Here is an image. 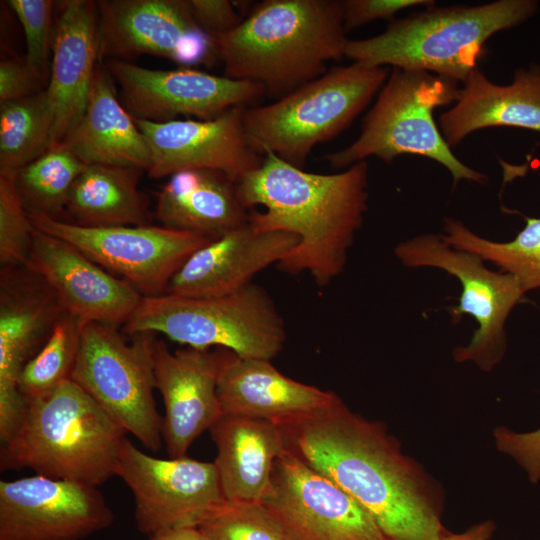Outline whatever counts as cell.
<instances>
[{"label": "cell", "mask_w": 540, "mask_h": 540, "mask_svg": "<svg viewBox=\"0 0 540 540\" xmlns=\"http://www.w3.org/2000/svg\"><path fill=\"white\" fill-rule=\"evenodd\" d=\"M275 423L285 449L356 499L389 540H438L444 532L430 480L382 423L339 396Z\"/></svg>", "instance_id": "cell-1"}, {"label": "cell", "mask_w": 540, "mask_h": 540, "mask_svg": "<svg viewBox=\"0 0 540 540\" xmlns=\"http://www.w3.org/2000/svg\"><path fill=\"white\" fill-rule=\"evenodd\" d=\"M369 166L357 162L342 172L320 174L293 166L273 153L236 181L242 204L259 231L294 235L298 244L277 264L285 273H308L326 287L344 270L349 249L368 210Z\"/></svg>", "instance_id": "cell-2"}, {"label": "cell", "mask_w": 540, "mask_h": 540, "mask_svg": "<svg viewBox=\"0 0 540 540\" xmlns=\"http://www.w3.org/2000/svg\"><path fill=\"white\" fill-rule=\"evenodd\" d=\"M349 39L338 0H265L216 39L226 77L263 87L278 100L327 72Z\"/></svg>", "instance_id": "cell-3"}, {"label": "cell", "mask_w": 540, "mask_h": 540, "mask_svg": "<svg viewBox=\"0 0 540 540\" xmlns=\"http://www.w3.org/2000/svg\"><path fill=\"white\" fill-rule=\"evenodd\" d=\"M26 401L19 430L2 445L1 471L29 468L96 487L117 476L127 432L75 381Z\"/></svg>", "instance_id": "cell-4"}, {"label": "cell", "mask_w": 540, "mask_h": 540, "mask_svg": "<svg viewBox=\"0 0 540 540\" xmlns=\"http://www.w3.org/2000/svg\"><path fill=\"white\" fill-rule=\"evenodd\" d=\"M537 10L535 0L434 4L393 19L379 35L349 40L345 57L369 66L426 71L463 83L479 67L491 36L526 22Z\"/></svg>", "instance_id": "cell-5"}, {"label": "cell", "mask_w": 540, "mask_h": 540, "mask_svg": "<svg viewBox=\"0 0 540 540\" xmlns=\"http://www.w3.org/2000/svg\"><path fill=\"white\" fill-rule=\"evenodd\" d=\"M388 74L387 67L358 62L334 67L268 105L246 107L245 134L259 154L303 169L313 148L347 129Z\"/></svg>", "instance_id": "cell-6"}, {"label": "cell", "mask_w": 540, "mask_h": 540, "mask_svg": "<svg viewBox=\"0 0 540 540\" xmlns=\"http://www.w3.org/2000/svg\"><path fill=\"white\" fill-rule=\"evenodd\" d=\"M458 84L426 71L392 68L358 138L325 159L332 168L346 169L371 156L390 163L404 154L417 155L448 169L453 186L460 180L484 184L488 177L454 155L434 120L437 107L456 102Z\"/></svg>", "instance_id": "cell-7"}, {"label": "cell", "mask_w": 540, "mask_h": 540, "mask_svg": "<svg viewBox=\"0 0 540 540\" xmlns=\"http://www.w3.org/2000/svg\"><path fill=\"white\" fill-rule=\"evenodd\" d=\"M124 330L129 335L160 333L187 347L215 346L242 358L267 360L286 341L282 316L265 289L254 283L216 297H142Z\"/></svg>", "instance_id": "cell-8"}, {"label": "cell", "mask_w": 540, "mask_h": 540, "mask_svg": "<svg viewBox=\"0 0 540 540\" xmlns=\"http://www.w3.org/2000/svg\"><path fill=\"white\" fill-rule=\"evenodd\" d=\"M131 336V342L126 341L115 325L84 324L71 379L127 433L156 452L163 440L153 394L154 336Z\"/></svg>", "instance_id": "cell-9"}, {"label": "cell", "mask_w": 540, "mask_h": 540, "mask_svg": "<svg viewBox=\"0 0 540 540\" xmlns=\"http://www.w3.org/2000/svg\"><path fill=\"white\" fill-rule=\"evenodd\" d=\"M394 254L406 267H433L456 277L461 284L457 306L449 312L454 324L465 314L476 320L468 345L453 351L457 362H474L490 371L506 351L505 324L525 291L519 280L505 272L488 269L478 255L452 247L442 234H421L396 245Z\"/></svg>", "instance_id": "cell-10"}, {"label": "cell", "mask_w": 540, "mask_h": 540, "mask_svg": "<svg viewBox=\"0 0 540 540\" xmlns=\"http://www.w3.org/2000/svg\"><path fill=\"white\" fill-rule=\"evenodd\" d=\"M29 214V213H28ZM33 227L62 239L143 297L166 293L177 270L212 239L165 226L85 227L41 214H29Z\"/></svg>", "instance_id": "cell-11"}, {"label": "cell", "mask_w": 540, "mask_h": 540, "mask_svg": "<svg viewBox=\"0 0 540 540\" xmlns=\"http://www.w3.org/2000/svg\"><path fill=\"white\" fill-rule=\"evenodd\" d=\"M260 504L287 540H389L356 499L286 449Z\"/></svg>", "instance_id": "cell-12"}, {"label": "cell", "mask_w": 540, "mask_h": 540, "mask_svg": "<svg viewBox=\"0 0 540 540\" xmlns=\"http://www.w3.org/2000/svg\"><path fill=\"white\" fill-rule=\"evenodd\" d=\"M117 476L134 496L137 529L148 537L168 529L198 527L225 501L214 462L188 456L157 458L128 438Z\"/></svg>", "instance_id": "cell-13"}, {"label": "cell", "mask_w": 540, "mask_h": 540, "mask_svg": "<svg viewBox=\"0 0 540 540\" xmlns=\"http://www.w3.org/2000/svg\"><path fill=\"white\" fill-rule=\"evenodd\" d=\"M105 66L124 107L143 121L163 123L178 116L211 120L233 107H251L265 95L256 83L186 67L149 69L122 60H108Z\"/></svg>", "instance_id": "cell-14"}, {"label": "cell", "mask_w": 540, "mask_h": 540, "mask_svg": "<svg viewBox=\"0 0 540 540\" xmlns=\"http://www.w3.org/2000/svg\"><path fill=\"white\" fill-rule=\"evenodd\" d=\"M99 58L155 55L189 68L217 56L216 40L193 21L187 0H100Z\"/></svg>", "instance_id": "cell-15"}, {"label": "cell", "mask_w": 540, "mask_h": 540, "mask_svg": "<svg viewBox=\"0 0 540 540\" xmlns=\"http://www.w3.org/2000/svg\"><path fill=\"white\" fill-rule=\"evenodd\" d=\"M114 519L96 486L37 474L0 481V540H84Z\"/></svg>", "instance_id": "cell-16"}, {"label": "cell", "mask_w": 540, "mask_h": 540, "mask_svg": "<svg viewBox=\"0 0 540 540\" xmlns=\"http://www.w3.org/2000/svg\"><path fill=\"white\" fill-rule=\"evenodd\" d=\"M64 310L45 280L28 266L3 267L0 289V439L8 443L27 410L18 381L28 358L46 341Z\"/></svg>", "instance_id": "cell-17"}, {"label": "cell", "mask_w": 540, "mask_h": 540, "mask_svg": "<svg viewBox=\"0 0 540 540\" xmlns=\"http://www.w3.org/2000/svg\"><path fill=\"white\" fill-rule=\"evenodd\" d=\"M245 108L233 107L211 120L155 123L134 118L150 148L149 176L163 178L181 171L208 169L224 172L237 181L256 169L264 156L245 134Z\"/></svg>", "instance_id": "cell-18"}, {"label": "cell", "mask_w": 540, "mask_h": 540, "mask_svg": "<svg viewBox=\"0 0 540 540\" xmlns=\"http://www.w3.org/2000/svg\"><path fill=\"white\" fill-rule=\"evenodd\" d=\"M225 352L191 347L171 352L154 338L155 387L165 406L162 440L170 458L187 456L195 439L222 415L217 388Z\"/></svg>", "instance_id": "cell-19"}, {"label": "cell", "mask_w": 540, "mask_h": 540, "mask_svg": "<svg viewBox=\"0 0 540 540\" xmlns=\"http://www.w3.org/2000/svg\"><path fill=\"white\" fill-rule=\"evenodd\" d=\"M27 266L45 280L64 312L82 325L125 324L143 297L70 243L35 228Z\"/></svg>", "instance_id": "cell-20"}, {"label": "cell", "mask_w": 540, "mask_h": 540, "mask_svg": "<svg viewBox=\"0 0 540 540\" xmlns=\"http://www.w3.org/2000/svg\"><path fill=\"white\" fill-rule=\"evenodd\" d=\"M297 244L292 234L259 231L248 221L193 252L171 278L166 293L193 298L233 293L252 283L257 273L277 265Z\"/></svg>", "instance_id": "cell-21"}, {"label": "cell", "mask_w": 540, "mask_h": 540, "mask_svg": "<svg viewBox=\"0 0 540 540\" xmlns=\"http://www.w3.org/2000/svg\"><path fill=\"white\" fill-rule=\"evenodd\" d=\"M57 7L46 87L54 117L52 146L83 117L100 62L97 1L65 0Z\"/></svg>", "instance_id": "cell-22"}, {"label": "cell", "mask_w": 540, "mask_h": 540, "mask_svg": "<svg viewBox=\"0 0 540 540\" xmlns=\"http://www.w3.org/2000/svg\"><path fill=\"white\" fill-rule=\"evenodd\" d=\"M439 123L450 148L488 127L540 132V65L517 68L508 85L495 84L479 67L474 69L463 82L455 105L441 115Z\"/></svg>", "instance_id": "cell-23"}, {"label": "cell", "mask_w": 540, "mask_h": 540, "mask_svg": "<svg viewBox=\"0 0 540 540\" xmlns=\"http://www.w3.org/2000/svg\"><path fill=\"white\" fill-rule=\"evenodd\" d=\"M217 392L222 414L274 422L323 408L338 396L285 376L271 360L242 358L229 350L225 352Z\"/></svg>", "instance_id": "cell-24"}, {"label": "cell", "mask_w": 540, "mask_h": 540, "mask_svg": "<svg viewBox=\"0 0 540 540\" xmlns=\"http://www.w3.org/2000/svg\"><path fill=\"white\" fill-rule=\"evenodd\" d=\"M86 165L99 164L147 171L151 152L147 140L117 96L105 64L98 63L83 117L59 143Z\"/></svg>", "instance_id": "cell-25"}, {"label": "cell", "mask_w": 540, "mask_h": 540, "mask_svg": "<svg viewBox=\"0 0 540 540\" xmlns=\"http://www.w3.org/2000/svg\"><path fill=\"white\" fill-rule=\"evenodd\" d=\"M217 449L214 461L225 500L260 503L277 458L285 451L271 420L222 414L209 429Z\"/></svg>", "instance_id": "cell-26"}, {"label": "cell", "mask_w": 540, "mask_h": 540, "mask_svg": "<svg viewBox=\"0 0 540 540\" xmlns=\"http://www.w3.org/2000/svg\"><path fill=\"white\" fill-rule=\"evenodd\" d=\"M156 217L162 226L218 238L249 221L236 180L221 171L177 172L157 195Z\"/></svg>", "instance_id": "cell-27"}, {"label": "cell", "mask_w": 540, "mask_h": 540, "mask_svg": "<svg viewBox=\"0 0 540 540\" xmlns=\"http://www.w3.org/2000/svg\"><path fill=\"white\" fill-rule=\"evenodd\" d=\"M142 170L90 164L77 177L66 210L85 227L147 225L148 204L138 188ZM71 222V221H70Z\"/></svg>", "instance_id": "cell-28"}, {"label": "cell", "mask_w": 540, "mask_h": 540, "mask_svg": "<svg viewBox=\"0 0 540 540\" xmlns=\"http://www.w3.org/2000/svg\"><path fill=\"white\" fill-rule=\"evenodd\" d=\"M54 117L46 88L0 103V175H15L53 142Z\"/></svg>", "instance_id": "cell-29"}, {"label": "cell", "mask_w": 540, "mask_h": 540, "mask_svg": "<svg viewBox=\"0 0 540 540\" xmlns=\"http://www.w3.org/2000/svg\"><path fill=\"white\" fill-rule=\"evenodd\" d=\"M523 217L525 227L509 242L483 238L453 218L445 219L442 235L452 247L474 253L513 275L528 292L540 288V218Z\"/></svg>", "instance_id": "cell-30"}, {"label": "cell", "mask_w": 540, "mask_h": 540, "mask_svg": "<svg viewBox=\"0 0 540 540\" xmlns=\"http://www.w3.org/2000/svg\"><path fill=\"white\" fill-rule=\"evenodd\" d=\"M86 164L62 144L49 148L15 174V183L29 214L57 218Z\"/></svg>", "instance_id": "cell-31"}, {"label": "cell", "mask_w": 540, "mask_h": 540, "mask_svg": "<svg viewBox=\"0 0 540 540\" xmlns=\"http://www.w3.org/2000/svg\"><path fill=\"white\" fill-rule=\"evenodd\" d=\"M82 326L67 313L55 323L42 348L20 373L18 385L26 400L47 394L71 378Z\"/></svg>", "instance_id": "cell-32"}, {"label": "cell", "mask_w": 540, "mask_h": 540, "mask_svg": "<svg viewBox=\"0 0 540 540\" xmlns=\"http://www.w3.org/2000/svg\"><path fill=\"white\" fill-rule=\"evenodd\" d=\"M207 540H287L260 503L223 501L198 526Z\"/></svg>", "instance_id": "cell-33"}, {"label": "cell", "mask_w": 540, "mask_h": 540, "mask_svg": "<svg viewBox=\"0 0 540 540\" xmlns=\"http://www.w3.org/2000/svg\"><path fill=\"white\" fill-rule=\"evenodd\" d=\"M33 231L15 175H0V262L4 267L27 266Z\"/></svg>", "instance_id": "cell-34"}, {"label": "cell", "mask_w": 540, "mask_h": 540, "mask_svg": "<svg viewBox=\"0 0 540 540\" xmlns=\"http://www.w3.org/2000/svg\"><path fill=\"white\" fill-rule=\"evenodd\" d=\"M7 5L21 23L26 41L25 61L30 69L48 84L49 55L52 50L55 25L51 0H8Z\"/></svg>", "instance_id": "cell-35"}, {"label": "cell", "mask_w": 540, "mask_h": 540, "mask_svg": "<svg viewBox=\"0 0 540 540\" xmlns=\"http://www.w3.org/2000/svg\"><path fill=\"white\" fill-rule=\"evenodd\" d=\"M497 449L512 457L526 472L531 483L540 481V428L515 432L498 427L493 432Z\"/></svg>", "instance_id": "cell-36"}, {"label": "cell", "mask_w": 540, "mask_h": 540, "mask_svg": "<svg viewBox=\"0 0 540 540\" xmlns=\"http://www.w3.org/2000/svg\"><path fill=\"white\" fill-rule=\"evenodd\" d=\"M434 4L432 0H345L342 1L344 29L348 32L378 19L392 21L401 10Z\"/></svg>", "instance_id": "cell-37"}, {"label": "cell", "mask_w": 540, "mask_h": 540, "mask_svg": "<svg viewBox=\"0 0 540 540\" xmlns=\"http://www.w3.org/2000/svg\"><path fill=\"white\" fill-rule=\"evenodd\" d=\"M235 5L228 0H187L195 24L215 40L240 23Z\"/></svg>", "instance_id": "cell-38"}, {"label": "cell", "mask_w": 540, "mask_h": 540, "mask_svg": "<svg viewBox=\"0 0 540 540\" xmlns=\"http://www.w3.org/2000/svg\"><path fill=\"white\" fill-rule=\"evenodd\" d=\"M47 87L25 60L2 59L0 62V103L32 96Z\"/></svg>", "instance_id": "cell-39"}, {"label": "cell", "mask_w": 540, "mask_h": 540, "mask_svg": "<svg viewBox=\"0 0 540 540\" xmlns=\"http://www.w3.org/2000/svg\"><path fill=\"white\" fill-rule=\"evenodd\" d=\"M495 529V523L486 520L469 527L462 533H451L445 529L438 540H490Z\"/></svg>", "instance_id": "cell-40"}, {"label": "cell", "mask_w": 540, "mask_h": 540, "mask_svg": "<svg viewBox=\"0 0 540 540\" xmlns=\"http://www.w3.org/2000/svg\"><path fill=\"white\" fill-rule=\"evenodd\" d=\"M149 540H207L198 527L168 529L149 536Z\"/></svg>", "instance_id": "cell-41"}]
</instances>
